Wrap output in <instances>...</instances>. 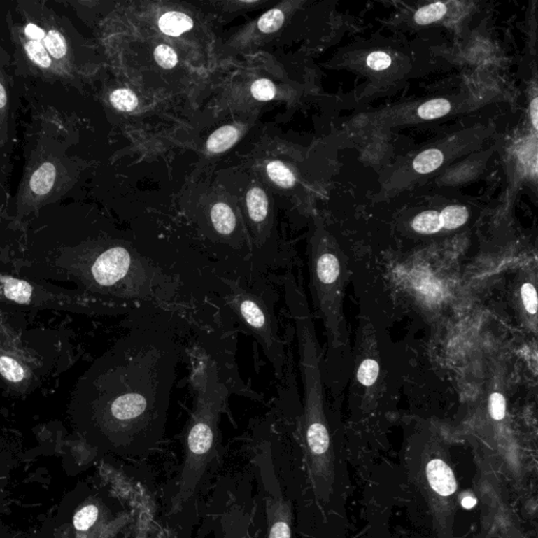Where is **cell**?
<instances>
[{
	"mask_svg": "<svg viewBox=\"0 0 538 538\" xmlns=\"http://www.w3.org/2000/svg\"><path fill=\"white\" fill-rule=\"evenodd\" d=\"M283 12L276 9L271 10V11L264 14V15L260 18L259 22H257V27H259L261 32L274 33L277 32V31L283 26Z\"/></svg>",
	"mask_w": 538,
	"mask_h": 538,
	"instance_id": "cell-26",
	"label": "cell"
},
{
	"mask_svg": "<svg viewBox=\"0 0 538 538\" xmlns=\"http://www.w3.org/2000/svg\"><path fill=\"white\" fill-rule=\"evenodd\" d=\"M5 496H3V488L0 486V538H28L24 536L16 535L12 533L3 523V513H5Z\"/></svg>",
	"mask_w": 538,
	"mask_h": 538,
	"instance_id": "cell-32",
	"label": "cell"
},
{
	"mask_svg": "<svg viewBox=\"0 0 538 538\" xmlns=\"http://www.w3.org/2000/svg\"><path fill=\"white\" fill-rule=\"evenodd\" d=\"M26 51L30 59L41 68L48 69L52 66L51 56L41 41H28Z\"/></svg>",
	"mask_w": 538,
	"mask_h": 538,
	"instance_id": "cell-24",
	"label": "cell"
},
{
	"mask_svg": "<svg viewBox=\"0 0 538 538\" xmlns=\"http://www.w3.org/2000/svg\"><path fill=\"white\" fill-rule=\"evenodd\" d=\"M110 100L116 110L122 111V112H132L138 106L137 96L131 90H116L111 94Z\"/></svg>",
	"mask_w": 538,
	"mask_h": 538,
	"instance_id": "cell-21",
	"label": "cell"
},
{
	"mask_svg": "<svg viewBox=\"0 0 538 538\" xmlns=\"http://www.w3.org/2000/svg\"><path fill=\"white\" fill-rule=\"evenodd\" d=\"M56 179V169L54 164L43 163L31 178V190L38 196L49 194L53 188Z\"/></svg>",
	"mask_w": 538,
	"mask_h": 538,
	"instance_id": "cell-11",
	"label": "cell"
},
{
	"mask_svg": "<svg viewBox=\"0 0 538 538\" xmlns=\"http://www.w3.org/2000/svg\"><path fill=\"white\" fill-rule=\"evenodd\" d=\"M341 266L338 257L332 251L318 249L311 261V275L318 300L326 311L330 288L340 277Z\"/></svg>",
	"mask_w": 538,
	"mask_h": 538,
	"instance_id": "cell-3",
	"label": "cell"
},
{
	"mask_svg": "<svg viewBox=\"0 0 538 538\" xmlns=\"http://www.w3.org/2000/svg\"><path fill=\"white\" fill-rule=\"evenodd\" d=\"M380 374V366L374 360L367 359L362 362L358 370V380L364 386L369 387L376 383Z\"/></svg>",
	"mask_w": 538,
	"mask_h": 538,
	"instance_id": "cell-25",
	"label": "cell"
},
{
	"mask_svg": "<svg viewBox=\"0 0 538 538\" xmlns=\"http://www.w3.org/2000/svg\"><path fill=\"white\" fill-rule=\"evenodd\" d=\"M267 538H292V507L278 492L266 496Z\"/></svg>",
	"mask_w": 538,
	"mask_h": 538,
	"instance_id": "cell-5",
	"label": "cell"
},
{
	"mask_svg": "<svg viewBox=\"0 0 538 538\" xmlns=\"http://www.w3.org/2000/svg\"><path fill=\"white\" fill-rule=\"evenodd\" d=\"M196 389L197 405L186 432L185 458L171 500L174 512L182 510L192 500L217 455L218 424L226 389L211 362H207L197 376Z\"/></svg>",
	"mask_w": 538,
	"mask_h": 538,
	"instance_id": "cell-1",
	"label": "cell"
},
{
	"mask_svg": "<svg viewBox=\"0 0 538 538\" xmlns=\"http://www.w3.org/2000/svg\"><path fill=\"white\" fill-rule=\"evenodd\" d=\"M246 202L251 220L255 223L263 222L268 213V200L265 192L259 187L251 188L247 194Z\"/></svg>",
	"mask_w": 538,
	"mask_h": 538,
	"instance_id": "cell-13",
	"label": "cell"
},
{
	"mask_svg": "<svg viewBox=\"0 0 538 538\" xmlns=\"http://www.w3.org/2000/svg\"><path fill=\"white\" fill-rule=\"evenodd\" d=\"M450 111H451V104L447 99L439 98V99L425 102L420 106L418 113L420 118L425 120H432V119L446 116Z\"/></svg>",
	"mask_w": 538,
	"mask_h": 538,
	"instance_id": "cell-19",
	"label": "cell"
},
{
	"mask_svg": "<svg viewBox=\"0 0 538 538\" xmlns=\"http://www.w3.org/2000/svg\"><path fill=\"white\" fill-rule=\"evenodd\" d=\"M211 223L222 236H229L236 228V220L232 209L225 203L213 205L211 213Z\"/></svg>",
	"mask_w": 538,
	"mask_h": 538,
	"instance_id": "cell-9",
	"label": "cell"
},
{
	"mask_svg": "<svg viewBox=\"0 0 538 538\" xmlns=\"http://www.w3.org/2000/svg\"><path fill=\"white\" fill-rule=\"evenodd\" d=\"M427 479L431 488L439 495L449 496L456 491V481L450 467L441 460H432L427 465Z\"/></svg>",
	"mask_w": 538,
	"mask_h": 538,
	"instance_id": "cell-6",
	"label": "cell"
},
{
	"mask_svg": "<svg viewBox=\"0 0 538 538\" xmlns=\"http://www.w3.org/2000/svg\"><path fill=\"white\" fill-rule=\"evenodd\" d=\"M221 538L251 537V521L247 511L234 507L224 514L222 518Z\"/></svg>",
	"mask_w": 538,
	"mask_h": 538,
	"instance_id": "cell-7",
	"label": "cell"
},
{
	"mask_svg": "<svg viewBox=\"0 0 538 538\" xmlns=\"http://www.w3.org/2000/svg\"><path fill=\"white\" fill-rule=\"evenodd\" d=\"M239 139V131L232 125H225L211 134L207 140V150L211 154H219L232 148Z\"/></svg>",
	"mask_w": 538,
	"mask_h": 538,
	"instance_id": "cell-10",
	"label": "cell"
},
{
	"mask_svg": "<svg viewBox=\"0 0 538 538\" xmlns=\"http://www.w3.org/2000/svg\"><path fill=\"white\" fill-rule=\"evenodd\" d=\"M129 264V253L122 247H115L108 249L96 260L92 273L100 285L110 286L127 275Z\"/></svg>",
	"mask_w": 538,
	"mask_h": 538,
	"instance_id": "cell-4",
	"label": "cell"
},
{
	"mask_svg": "<svg viewBox=\"0 0 538 538\" xmlns=\"http://www.w3.org/2000/svg\"><path fill=\"white\" fill-rule=\"evenodd\" d=\"M441 227L447 230L456 229L464 225L469 219L468 209L460 205H450L439 213Z\"/></svg>",
	"mask_w": 538,
	"mask_h": 538,
	"instance_id": "cell-15",
	"label": "cell"
},
{
	"mask_svg": "<svg viewBox=\"0 0 538 538\" xmlns=\"http://www.w3.org/2000/svg\"><path fill=\"white\" fill-rule=\"evenodd\" d=\"M475 504H476V500L474 497H471V496H467L462 500V506L465 509L474 508Z\"/></svg>",
	"mask_w": 538,
	"mask_h": 538,
	"instance_id": "cell-36",
	"label": "cell"
},
{
	"mask_svg": "<svg viewBox=\"0 0 538 538\" xmlns=\"http://www.w3.org/2000/svg\"><path fill=\"white\" fill-rule=\"evenodd\" d=\"M3 290L9 300L20 304H28L33 292L32 286L28 282L13 279V278H6Z\"/></svg>",
	"mask_w": 538,
	"mask_h": 538,
	"instance_id": "cell-14",
	"label": "cell"
},
{
	"mask_svg": "<svg viewBox=\"0 0 538 538\" xmlns=\"http://www.w3.org/2000/svg\"><path fill=\"white\" fill-rule=\"evenodd\" d=\"M489 412L493 420H504L506 416V399L504 395L498 392L490 395Z\"/></svg>",
	"mask_w": 538,
	"mask_h": 538,
	"instance_id": "cell-30",
	"label": "cell"
},
{
	"mask_svg": "<svg viewBox=\"0 0 538 538\" xmlns=\"http://www.w3.org/2000/svg\"><path fill=\"white\" fill-rule=\"evenodd\" d=\"M43 45L48 53L56 59H62L66 55L68 45L62 35L57 31H50L43 39Z\"/></svg>",
	"mask_w": 538,
	"mask_h": 538,
	"instance_id": "cell-22",
	"label": "cell"
},
{
	"mask_svg": "<svg viewBox=\"0 0 538 538\" xmlns=\"http://www.w3.org/2000/svg\"><path fill=\"white\" fill-rule=\"evenodd\" d=\"M0 374L10 382H22L24 370L20 363L10 357H0Z\"/></svg>",
	"mask_w": 538,
	"mask_h": 538,
	"instance_id": "cell-23",
	"label": "cell"
},
{
	"mask_svg": "<svg viewBox=\"0 0 538 538\" xmlns=\"http://www.w3.org/2000/svg\"><path fill=\"white\" fill-rule=\"evenodd\" d=\"M24 33H26L27 37L30 38V41H41L45 39L47 33L43 30V29L37 27L36 24H29L24 29Z\"/></svg>",
	"mask_w": 538,
	"mask_h": 538,
	"instance_id": "cell-33",
	"label": "cell"
},
{
	"mask_svg": "<svg viewBox=\"0 0 538 538\" xmlns=\"http://www.w3.org/2000/svg\"><path fill=\"white\" fill-rule=\"evenodd\" d=\"M447 13V6L444 3H434L418 10L414 20L420 26H427L439 22Z\"/></svg>",
	"mask_w": 538,
	"mask_h": 538,
	"instance_id": "cell-20",
	"label": "cell"
},
{
	"mask_svg": "<svg viewBox=\"0 0 538 538\" xmlns=\"http://www.w3.org/2000/svg\"><path fill=\"white\" fill-rule=\"evenodd\" d=\"M412 228L418 234H437L441 229V215L437 211H427L416 215L412 221Z\"/></svg>",
	"mask_w": 538,
	"mask_h": 538,
	"instance_id": "cell-17",
	"label": "cell"
},
{
	"mask_svg": "<svg viewBox=\"0 0 538 538\" xmlns=\"http://www.w3.org/2000/svg\"><path fill=\"white\" fill-rule=\"evenodd\" d=\"M8 104V95L3 85L0 83V110H3Z\"/></svg>",
	"mask_w": 538,
	"mask_h": 538,
	"instance_id": "cell-35",
	"label": "cell"
},
{
	"mask_svg": "<svg viewBox=\"0 0 538 538\" xmlns=\"http://www.w3.org/2000/svg\"><path fill=\"white\" fill-rule=\"evenodd\" d=\"M267 174L278 185L283 188H290L296 183V178L290 169L280 161H273L268 163Z\"/></svg>",
	"mask_w": 538,
	"mask_h": 538,
	"instance_id": "cell-18",
	"label": "cell"
},
{
	"mask_svg": "<svg viewBox=\"0 0 538 538\" xmlns=\"http://www.w3.org/2000/svg\"><path fill=\"white\" fill-rule=\"evenodd\" d=\"M444 162V155L441 150H424L416 157L413 161L414 171L418 174H429L439 169Z\"/></svg>",
	"mask_w": 538,
	"mask_h": 538,
	"instance_id": "cell-16",
	"label": "cell"
},
{
	"mask_svg": "<svg viewBox=\"0 0 538 538\" xmlns=\"http://www.w3.org/2000/svg\"><path fill=\"white\" fill-rule=\"evenodd\" d=\"M521 295L525 311L530 315H536L537 313V294H536L535 288L531 283H525L521 286Z\"/></svg>",
	"mask_w": 538,
	"mask_h": 538,
	"instance_id": "cell-29",
	"label": "cell"
},
{
	"mask_svg": "<svg viewBox=\"0 0 538 538\" xmlns=\"http://www.w3.org/2000/svg\"><path fill=\"white\" fill-rule=\"evenodd\" d=\"M155 59L163 69H173L177 64L178 57L176 52L167 45H160L155 50Z\"/></svg>",
	"mask_w": 538,
	"mask_h": 538,
	"instance_id": "cell-28",
	"label": "cell"
},
{
	"mask_svg": "<svg viewBox=\"0 0 538 538\" xmlns=\"http://www.w3.org/2000/svg\"><path fill=\"white\" fill-rule=\"evenodd\" d=\"M227 300L241 321L261 343L277 374H280L283 367V351L271 309L261 298L238 285H232Z\"/></svg>",
	"mask_w": 538,
	"mask_h": 538,
	"instance_id": "cell-2",
	"label": "cell"
},
{
	"mask_svg": "<svg viewBox=\"0 0 538 538\" xmlns=\"http://www.w3.org/2000/svg\"><path fill=\"white\" fill-rule=\"evenodd\" d=\"M194 27L192 18L179 12H169L159 20L161 32L169 36H179Z\"/></svg>",
	"mask_w": 538,
	"mask_h": 538,
	"instance_id": "cell-8",
	"label": "cell"
},
{
	"mask_svg": "<svg viewBox=\"0 0 538 538\" xmlns=\"http://www.w3.org/2000/svg\"><path fill=\"white\" fill-rule=\"evenodd\" d=\"M537 98H534L532 100L531 104H530V114H531L532 125H533L534 129H538V115H537Z\"/></svg>",
	"mask_w": 538,
	"mask_h": 538,
	"instance_id": "cell-34",
	"label": "cell"
},
{
	"mask_svg": "<svg viewBox=\"0 0 538 538\" xmlns=\"http://www.w3.org/2000/svg\"><path fill=\"white\" fill-rule=\"evenodd\" d=\"M366 62H367L368 68L374 71L387 70L392 64V59L389 54L378 51L370 53Z\"/></svg>",
	"mask_w": 538,
	"mask_h": 538,
	"instance_id": "cell-31",
	"label": "cell"
},
{
	"mask_svg": "<svg viewBox=\"0 0 538 538\" xmlns=\"http://www.w3.org/2000/svg\"><path fill=\"white\" fill-rule=\"evenodd\" d=\"M251 94L260 101H269L276 96V87L268 79H259L251 85Z\"/></svg>",
	"mask_w": 538,
	"mask_h": 538,
	"instance_id": "cell-27",
	"label": "cell"
},
{
	"mask_svg": "<svg viewBox=\"0 0 538 538\" xmlns=\"http://www.w3.org/2000/svg\"><path fill=\"white\" fill-rule=\"evenodd\" d=\"M101 510L95 502H89L80 507L73 517V525L78 533H87L91 531L100 519Z\"/></svg>",
	"mask_w": 538,
	"mask_h": 538,
	"instance_id": "cell-12",
	"label": "cell"
}]
</instances>
